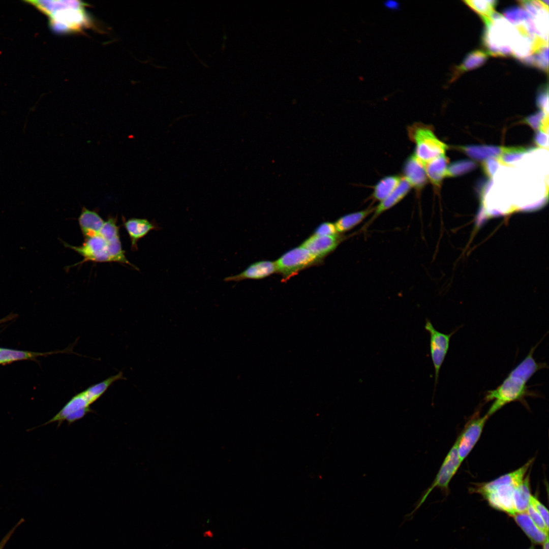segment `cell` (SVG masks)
<instances>
[{"mask_svg": "<svg viewBox=\"0 0 549 549\" xmlns=\"http://www.w3.org/2000/svg\"><path fill=\"white\" fill-rule=\"evenodd\" d=\"M538 344L530 349L526 357L509 373L499 386L486 391L484 398L485 403L493 401L486 413L489 417L506 404L521 401L529 395L527 382L538 370L547 367L546 363L537 362L533 357Z\"/></svg>", "mask_w": 549, "mask_h": 549, "instance_id": "cell-1", "label": "cell"}, {"mask_svg": "<svg viewBox=\"0 0 549 549\" xmlns=\"http://www.w3.org/2000/svg\"><path fill=\"white\" fill-rule=\"evenodd\" d=\"M49 18L50 27L56 33H73L89 28L92 20L87 5L79 1H27Z\"/></svg>", "mask_w": 549, "mask_h": 549, "instance_id": "cell-2", "label": "cell"}, {"mask_svg": "<svg viewBox=\"0 0 549 549\" xmlns=\"http://www.w3.org/2000/svg\"><path fill=\"white\" fill-rule=\"evenodd\" d=\"M533 462L529 460L518 469L490 482L480 484L475 489L493 508L514 516L513 492L515 487L524 480Z\"/></svg>", "mask_w": 549, "mask_h": 549, "instance_id": "cell-3", "label": "cell"}, {"mask_svg": "<svg viewBox=\"0 0 549 549\" xmlns=\"http://www.w3.org/2000/svg\"><path fill=\"white\" fill-rule=\"evenodd\" d=\"M121 379L125 380L126 378L124 377L123 373L119 372L115 375L90 386L83 391L74 395L49 421L37 427L28 429L27 431H32L36 428L54 422H57L59 427L65 420L71 424L82 418L87 413L92 411L90 408L91 404L99 399L114 382Z\"/></svg>", "mask_w": 549, "mask_h": 549, "instance_id": "cell-4", "label": "cell"}, {"mask_svg": "<svg viewBox=\"0 0 549 549\" xmlns=\"http://www.w3.org/2000/svg\"><path fill=\"white\" fill-rule=\"evenodd\" d=\"M67 248L73 250L83 257L82 261L74 265L82 264L87 261L95 262H116L130 265L138 270L137 267L131 264L126 257L123 250L119 235L108 237L99 233L84 239L81 246H74L62 240Z\"/></svg>", "mask_w": 549, "mask_h": 549, "instance_id": "cell-5", "label": "cell"}, {"mask_svg": "<svg viewBox=\"0 0 549 549\" xmlns=\"http://www.w3.org/2000/svg\"><path fill=\"white\" fill-rule=\"evenodd\" d=\"M482 42L488 54L505 57L511 55L512 45L520 33L503 16L495 12L484 23Z\"/></svg>", "mask_w": 549, "mask_h": 549, "instance_id": "cell-6", "label": "cell"}, {"mask_svg": "<svg viewBox=\"0 0 549 549\" xmlns=\"http://www.w3.org/2000/svg\"><path fill=\"white\" fill-rule=\"evenodd\" d=\"M408 136L415 144V156L424 165L431 160L445 155L447 145L440 140L431 126L415 123L407 127Z\"/></svg>", "mask_w": 549, "mask_h": 549, "instance_id": "cell-7", "label": "cell"}, {"mask_svg": "<svg viewBox=\"0 0 549 549\" xmlns=\"http://www.w3.org/2000/svg\"><path fill=\"white\" fill-rule=\"evenodd\" d=\"M462 462L459 458L457 446L455 443L444 459L433 482L422 493L415 508L409 515H412L419 509L435 488L440 489L445 493H448L450 481L455 475Z\"/></svg>", "mask_w": 549, "mask_h": 549, "instance_id": "cell-8", "label": "cell"}, {"mask_svg": "<svg viewBox=\"0 0 549 549\" xmlns=\"http://www.w3.org/2000/svg\"><path fill=\"white\" fill-rule=\"evenodd\" d=\"M318 260L307 249L300 246L284 254L275 263L277 271L282 274L284 280H287Z\"/></svg>", "mask_w": 549, "mask_h": 549, "instance_id": "cell-9", "label": "cell"}, {"mask_svg": "<svg viewBox=\"0 0 549 549\" xmlns=\"http://www.w3.org/2000/svg\"><path fill=\"white\" fill-rule=\"evenodd\" d=\"M425 329L430 336V347L435 370L434 390L438 382L440 371L447 353L450 340L456 330L446 334L438 331L428 319H425Z\"/></svg>", "mask_w": 549, "mask_h": 549, "instance_id": "cell-10", "label": "cell"}, {"mask_svg": "<svg viewBox=\"0 0 549 549\" xmlns=\"http://www.w3.org/2000/svg\"><path fill=\"white\" fill-rule=\"evenodd\" d=\"M489 418V416L486 414L482 417L471 419L467 423L457 439L455 443L462 462L467 456L478 441Z\"/></svg>", "mask_w": 549, "mask_h": 549, "instance_id": "cell-11", "label": "cell"}, {"mask_svg": "<svg viewBox=\"0 0 549 549\" xmlns=\"http://www.w3.org/2000/svg\"><path fill=\"white\" fill-rule=\"evenodd\" d=\"M402 176L418 193L428 181L424 165L414 154L409 156L405 162Z\"/></svg>", "mask_w": 549, "mask_h": 549, "instance_id": "cell-12", "label": "cell"}, {"mask_svg": "<svg viewBox=\"0 0 549 549\" xmlns=\"http://www.w3.org/2000/svg\"><path fill=\"white\" fill-rule=\"evenodd\" d=\"M341 240L342 238L338 234L333 235L313 234L307 239L301 246L319 260L333 251Z\"/></svg>", "mask_w": 549, "mask_h": 549, "instance_id": "cell-13", "label": "cell"}, {"mask_svg": "<svg viewBox=\"0 0 549 549\" xmlns=\"http://www.w3.org/2000/svg\"><path fill=\"white\" fill-rule=\"evenodd\" d=\"M124 225L130 237L131 242V250L136 251L138 250V241L145 237L152 230H160L162 229L155 221H149L143 218H131L124 222Z\"/></svg>", "mask_w": 549, "mask_h": 549, "instance_id": "cell-14", "label": "cell"}, {"mask_svg": "<svg viewBox=\"0 0 549 549\" xmlns=\"http://www.w3.org/2000/svg\"><path fill=\"white\" fill-rule=\"evenodd\" d=\"M277 270L275 262L260 261L255 262L240 273L225 278V282H239L247 279H260L266 277Z\"/></svg>", "mask_w": 549, "mask_h": 549, "instance_id": "cell-15", "label": "cell"}, {"mask_svg": "<svg viewBox=\"0 0 549 549\" xmlns=\"http://www.w3.org/2000/svg\"><path fill=\"white\" fill-rule=\"evenodd\" d=\"M78 221L84 239L99 233L105 223L97 212L85 207L82 208Z\"/></svg>", "mask_w": 549, "mask_h": 549, "instance_id": "cell-16", "label": "cell"}, {"mask_svg": "<svg viewBox=\"0 0 549 549\" xmlns=\"http://www.w3.org/2000/svg\"><path fill=\"white\" fill-rule=\"evenodd\" d=\"M411 187L409 183L403 177L396 188L386 198L379 202L374 208V214L371 221H373L382 213L392 208L409 193Z\"/></svg>", "mask_w": 549, "mask_h": 549, "instance_id": "cell-17", "label": "cell"}, {"mask_svg": "<svg viewBox=\"0 0 549 549\" xmlns=\"http://www.w3.org/2000/svg\"><path fill=\"white\" fill-rule=\"evenodd\" d=\"M448 161L444 155L424 164L428 179L436 188H439L443 179L447 176Z\"/></svg>", "mask_w": 549, "mask_h": 549, "instance_id": "cell-18", "label": "cell"}, {"mask_svg": "<svg viewBox=\"0 0 549 549\" xmlns=\"http://www.w3.org/2000/svg\"><path fill=\"white\" fill-rule=\"evenodd\" d=\"M513 516L517 525L534 543L541 544L548 538V533L540 530L526 512L516 513Z\"/></svg>", "mask_w": 549, "mask_h": 549, "instance_id": "cell-19", "label": "cell"}, {"mask_svg": "<svg viewBox=\"0 0 549 549\" xmlns=\"http://www.w3.org/2000/svg\"><path fill=\"white\" fill-rule=\"evenodd\" d=\"M488 53L483 50H473L465 56L462 63L454 70L451 81L455 80L465 72L479 67L486 62Z\"/></svg>", "mask_w": 549, "mask_h": 549, "instance_id": "cell-20", "label": "cell"}, {"mask_svg": "<svg viewBox=\"0 0 549 549\" xmlns=\"http://www.w3.org/2000/svg\"><path fill=\"white\" fill-rule=\"evenodd\" d=\"M73 346H70L63 351L47 353H38L26 351L17 350L6 348H0V364L8 363L17 360H25L36 358L39 356H45L53 353H73Z\"/></svg>", "mask_w": 549, "mask_h": 549, "instance_id": "cell-21", "label": "cell"}, {"mask_svg": "<svg viewBox=\"0 0 549 549\" xmlns=\"http://www.w3.org/2000/svg\"><path fill=\"white\" fill-rule=\"evenodd\" d=\"M402 176L388 175L381 179L374 187L372 198L379 202L389 196L398 186Z\"/></svg>", "mask_w": 549, "mask_h": 549, "instance_id": "cell-22", "label": "cell"}, {"mask_svg": "<svg viewBox=\"0 0 549 549\" xmlns=\"http://www.w3.org/2000/svg\"><path fill=\"white\" fill-rule=\"evenodd\" d=\"M375 207H370L363 210L344 215L334 223L338 232H344L351 230L374 212Z\"/></svg>", "mask_w": 549, "mask_h": 549, "instance_id": "cell-23", "label": "cell"}, {"mask_svg": "<svg viewBox=\"0 0 549 549\" xmlns=\"http://www.w3.org/2000/svg\"><path fill=\"white\" fill-rule=\"evenodd\" d=\"M531 495L529 476L528 475L514 490L513 500L516 513L526 511L530 504Z\"/></svg>", "mask_w": 549, "mask_h": 549, "instance_id": "cell-24", "label": "cell"}, {"mask_svg": "<svg viewBox=\"0 0 549 549\" xmlns=\"http://www.w3.org/2000/svg\"><path fill=\"white\" fill-rule=\"evenodd\" d=\"M461 149L476 160L497 158L502 152V147L488 145L462 146Z\"/></svg>", "mask_w": 549, "mask_h": 549, "instance_id": "cell-25", "label": "cell"}, {"mask_svg": "<svg viewBox=\"0 0 549 549\" xmlns=\"http://www.w3.org/2000/svg\"><path fill=\"white\" fill-rule=\"evenodd\" d=\"M469 7L477 13L483 22L489 21L495 13L497 1H464Z\"/></svg>", "mask_w": 549, "mask_h": 549, "instance_id": "cell-26", "label": "cell"}, {"mask_svg": "<svg viewBox=\"0 0 549 549\" xmlns=\"http://www.w3.org/2000/svg\"><path fill=\"white\" fill-rule=\"evenodd\" d=\"M521 62L527 65L535 67L547 73L548 72V44L542 46Z\"/></svg>", "mask_w": 549, "mask_h": 549, "instance_id": "cell-27", "label": "cell"}, {"mask_svg": "<svg viewBox=\"0 0 549 549\" xmlns=\"http://www.w3.org/2000/svg\"><path fill=\"white\" fill-rule=\"evenodd\" d=\"M529 150L523 147H502V154L497 158L500 164L510 166L519 161Z\"/></svg>", "mask_w": 549, "mask_h": 549, "instance_id": "cell-28", "label": "cell"}, {"mask_svg": "<svg viewBox=\"0 0 549 549\" xmlns=\"http://www.w3.org/2000/svg\"><path fill=\"white\" fill-rule=\"evenodd\" d=\"M503 15V16L515 26L524 23L530 17V15L523 8L517 6H512L505 9Z\"/></svg>", "mask_w": 549, "mask_h": 549, "instance_id": "cell-29", "label": "cell"}, {"mask_svg": "<svg viewBox=\"0 0 549 549\" xmlns=\"http://www.w3.org/2000/svg\"><path fill=\"white\" fill-rule=\"evenodd\" d=\"M475 164L469 160H463L452 163L447 167V177L455 176L471 170Z\"/></svg>", "mask_w": 549, "mask_h": 549, "instance_id": "cell-30", "label": "cell"}, {"mask_svg": "<svg viewBox=\"0 0 549 549\" xmlns=\"http://www.w3.org/2000/svg\"><path fill=\"white\" fill-rule=\"evenodd\" d=\"M536 103L541 111L548 115V85H542L537 92Z\"/></svg>", "mask_w": 549, "mask_h": 549, "instance_id": "cell-31", "label": "cell"}, {"mask_svg": "<svg viewBox=\"0 0 549 549\" xmlns=\"http://www.w3.org/2000/svg\"><path fill=\"white\" fill-rule=\"evenodd\" d=\"M535 525L542 531L548 533V528L546 526L542 518L535 509L530 504L526 511Z\"/></svg>", "mask_w": 549, "mask_h": 549, "instance_id": "cell-32", "label": "cell"}, {"mask_svg": "<svg viewBox=\"0 0 549 549\" xmlns=\"http://www.w3.org/2000/svg\"><path fill=\"white\" fill-rule=\"evenodd\" d=\"M547 117H548V115L540 111L529 115L524 119V121L534 129H539L543 120Z\"/></svg>", "mask_w": 549, "mask_h": 549, "instance_id": "cell-33", "label": "cell"}, {"mask_svg": "<svg viewBox=\"0 0 549 549\" xmlns=\"http://www.w3.org/2000/svg\"><path fill=\"white\" fill-rule=\"evenodd\" d=\"M530 504L535 509L542 518L548 528V511L546 508L535 497L531 495Z\"/></svg>", "mask_w": 549, "mask_h": 549, "instance_id": "cell-34", "label": "cell"}, {"mask_svg": "<svg viewBox=\"0 0 549 549\" xmlns=\"http://www.w3.org/2000/svg\"><path fill=\"white\" fill-rule=\"evenodd\" d=\"M500 165L497 158H490L484 161L482 167L484 173L489 177H493Z\"/></svg>", "mask_w": 549, "mask_h": 549, "instance_id": "cell-35", "label": "cell"}, {"mask_svg": "<svg viewBox=\"0 0 549 549\" xmlns=\"http://www.w3.org/2000/svg\"><path fill=\"white\" fill-rule=\"evenodd\" d=\"M334 224L325 222L320 224L315 230L314 234L317 235H333L337 234Z\"/></svg>", "mask_w": 549, "mask_h": 549, "instance_id": "cell-36", "label": "cell"}, {"mask_svg": "<svg viewBox=\"0 0 549 549\" xmlns=\"http://www.w3.org/2000/svg\"><path fill=\"white\" fill-rule=\"evenodd\" d=\"M535 141L537 145L542 148H548V134L538 130L535 136Z\"/></svg>", "mask_w": 549, "mask_h": 549, "instance_id": "cell-37", "label": "cell"}, {"mask_svg": "<svg viewBox=\"0 0 549 549\" xmlns=\"http://www.w3.org/2000/svg\"><path fill=\"white\" fill-rule=\"evenodd\" d=\"M383 5L386 9L391 11H399L401 8L400 3L396 0H386L383 2Z\"/></svg>", "mask_w": 549, "mask_h": 549, "instance_id": "cell-38", "label": "cell"}, {"mask_svg": "<svg viewBox=\"0 0 549 549\" xmlns=\"http://www.w3.org/2000/svg\"><path fill=\"white\" fill-rule=\"evenodd\" d=\"M542 544L543 549H548V538H547Z\"/></svg>", "mask_w": 549, "mask_h": 549, "instance_id": "cell-39", "label": "cell"}, {"mask_svg": "<svg viewBox=\"0 0 549 549\" xmlns=\"http://www.w3.org/2000/svg\"><path fill=\"white\" fill-rule=\"evenodd\" d=\"M529 549H534V547H533V546H531V547L530 548H529Z\"/></svg>", "mask_w": 549, "mask_h": 549, "instance_id": "cell-40", "label": "cell"}]
</instances>
